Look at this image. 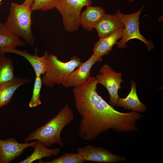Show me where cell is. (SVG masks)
Here are the masks:
<instances>
[{
  "label": "cell",
  "instance_id": "1",
  "mask_svg": "<svg viewBox=\"0 0 163 163\" xmlns=\"http://www.w3.org/2000/svg\"><path fill=\"white\" fill-rule=\"evenodd\" d=\"M96 78L91 76L73 93L75 107L81 117L78 133L87 141L96 139L110 129L118 132L138 131L137 122L143 117L139 113H122L115 110L98 94Z\"/></svg>",
  "mask_w": 163,
  "mask_h": 163
},
{
  "label": "cell",
  "instance_id": "2",
  "mask_svg": "<svg viewBox=\"0 0 163 163\" xmlns=\"http://www.w3.org/2000/svg\"><path fill=\"white\" fill-rule=\"evenodd\" d=\"M74 118L72 110L66 104L55 117L30 133L24 141L27 142L32 140H37L47 147L56 144L63 148L64 144L60 139V133Z\"/></svg>",
  "mask_w": 163,
  "mask_h": 163
},
{
  "label": "cell",
  "instance_id": "3",
  "mask_svg": "<svg viewBox=\"0 0 163 163\" xmlns=\"http://www.w3.org/2000/svg\"><path fill=\"white\" fill-rule=\"evenodd\" d=\"M32 12L30 8L12 2L9 14L4 23L12 34L22 38L31 46H34L35 41L31 27L33 24L31 18Z\"/></svg>",
  "mask_w": 163,
  "mask_h": 163
},
{
  "label": "cell",
  "instance_id": "4",
  "mask_svg": "<svg viewBox=\"0 0 163 163\" xmlns=\"http://www.w3.org/2000/svg\"><path fill=\"white\" fill-rule=\"evenodd\" d=\"M46 70L41 77L43 84L52 88L56 85H63L70 74L81 64V59L76 56L67 62L61 61L56 56L45 52Z\"/></svg>",
  "mask_w": 163,
  "mask_h": 163
},
{
  "label": "cell",
  "instance_id": "5",
  "mask_svg": "<svg viewBox=\"0 0 163 163\" xmlns=\"http://www.w3.org/2000/svg\"><path fill=\"white\" fill-rule=\"evenodd\" d=\"M144 8V6L143 5L138 11L129 14H122L120 10L117 11L115 14L120 18L124 25L122 39L116 43L118 48L123 49L126 47V44L128 41L132 39H137L146 44L148 51L155 49L152 41L145 39L139 31V16Z\"/></svg>",
  "mask_w": 163,
  "mask_h": 163
},
{
  "label": "cell",
  "instance_id": "6",
  "mask_svg": "<svg viewBox=\"0 0 163 163\" xmlns=\"http://www.w3.org/2000/svg\"><path fill=\"white\" fill-rule=\"evenodd\" d=\"M91 0H60L56 8L61 14L65 29L68 32L77 31L80 24L82 8L91 5Z\"/></svg>",
  "mask_w": 163,
  "mask_h": 163
},
{
  "label": "cell",
  "instance_id": "7",
  "mask_svg": "<svg viewBox=\"0 0 163 163\" xmlns=\"http://www.w3.org/2000/svg\"><path fill=\"white\" fill-rule=\"evenodd\" d=\"M122 72L114 70L108 64L104 65L96 77L98 83L104 86L110 95L109 104L113 107L117 105L120 98L118 92L121 88V83L124 82Z\"/></svg>",
  "mask_w": 163,
  "mask_h": 163
},
{
  "label": "cell",
  "instance_id": "8",
  "mask_svg": "<svg viewBox=\"0 0 163 163\" xmlns=\"http://www.w3.org/2000/svg\"><path fill=\"white\" fill-rule=\"evenodd\" d=\"M85 161L103 163H116L126 161V157L112 153L101 147H95L88 145L77 149Z\"/></svg>",
  "mask_w": 163,
  "mask_h": 163
},
{
  "label": "cell",
  "instance_id": "9",
  "mask_svg": "<svg viewBox=\"0 0 163 163\" xmlns=\"http://www.w3.org/2000/svg\"><path fill=\"white\" fill-rule=\"evenodd\" d=\"M38 141L20 143L14 138L0 139V163H9L19 157L26 149L34 147Z\"/></svg>",
  "mask_w": 163,
  "mask_h": 163
},
{
  "label": "cell",
  "instance_id": "10",
  "mask_svg": "<svg viewBox=\"0 0 163 163\" xmlns=\"http://www.w3.org/2000/svg\"><path fill=\"white\" fill-rule=\"evenodd\" d=\"M93 53L89 59L84 62H82L77 69L74 71L69 76L63 85L66 87L76 88L85 84L90 76L91 69L96 62L102 61Z\"/></svg>",
  "mask_w": 163,
  "mask_h": 163
},
{
  "label": "cell",
  "instance_id": "11",
  "mask_svg": "<svg viewBox=\"0 0 163 163\" xmlns=\"http://www.w3.org/2000/svg\"><path fill=\"white\" fill-rule=\"evenodd\" d=\"M124 27V24L118 16L105 14L96 24L94 28L100 38L108 36Z\"/></svg>",
  "mask_w": 163,
  "mask_h": 163
},
{
  "label": "cell",
  "instance_id": "12",
  "mask_svg": "<svg viewBox=\"0 0 163 163\" xmlns=\"http://www.w3.org/2000/svg\"><path fill=\"white\" fill-rule=\"evenodd\" d=\"M116 106L138 113L146 111L147 106L139 100L136 92V83L133 80L131 81V89L129 94L124 98L120 97Z\"/></svg>",
  "mask_w": 163,
  "mask_h": 163
},
{
  "label": "cell",
  "instance_id": "13",
  "mask_svg": "<svg viewBox=\"0 0 163 163\" xmlns=\"http://www.w3.org/2000/svg\"><path fill=\"white\" fill-rule=\"evenodd\" d=\"M86 9L81 14L80 24L82 28L90 31L94 28L99 21L105 14L104 10L100 6H87Z\"/></svg>",
  "mask_w": 163,
  "mask_h": 163
},
{
  "label": "cell",
  "instance_id": "14",
  "mask_svg": "<svg viewBox=\"0 0 163 163\" xmlns=\"http://www.w3.org/2000/svg\"><path fill=\"white\" fill-rule=\"evenodd\" d=\"M123 28L121 29L107 37H100L94 44L93 49V53L100 58L108 54L113 50L117 41L123 36Z\"/></svg>",
  "mask_w": 163,
  "mask_h": 163
},
{
  "label": "cell",
  "instance_id": "15",
  "mask_svg": "<svg viewBox=\"0 0 163 163\" xmlns=\"http://www.w3.org/2000/svg\"><path fill=\"white\" fill-rule=\"evenodd\" d=\"M29 79L15 77L8 82L0 85V108L7 105L11 101L16 90L24 84L29 83Z\"/></svg>",
  "mask_w": 163,
  "mask_h": 163
},
{
  "label": "cell",
  "instance_id": "16",
  "mask_svg": "<svg viewBox=\"0 0 163 163\" xmlns=\"http://www.w3.org/2000/svg\"><path fill=\"white\" fill-rule=\"evenodd\" d=\"M25 45L24 41L12 34L0 21V56L9 50Z\"/></svg>",
  "mask_w": 163,
  "mask_h": 163
},
{
  "label": "cell",
  "instance_id": "17",
  "mask_svg": "<svg viewBox=\"0 0 163 163\" xmlns=\"http://www.w3.org/2000/svg\"><path fill=\"white\" fill-rule=\"evenodd\" d=\"M34 55L30 54L27 50H20L15 48L9 50L7 53H10L20 55L26 59L33 68L36 76L43 75L46 70L45 57L44 55L41 57L37 56V48H36Z\"/></svg>",
  "mask_w": 163,
  "mask_h": 163
},
{
  "label": "cell",
  "instance_id": "18",
  "mask_svg": "<svg viewBox=\"0 0 163 163\" xmlns=\"http://www.w3.org/2000/svg\"><path fill=\"white\" fill-rule=\"evenodd\" d=\"M34 151L29 156L19 163H31L37 160L45 157H51L52 155H56L60 152L59 148L50 149L38 141L34 147Z\"/></svg>",
  "mask_w": 163,
  "mask_h": 163
},
{
  "label": "cell",
  "instance_id": "19",
  "mask_svg": "<svg viewBox=\"0 0 163 163\" xmlns=\"http://www.w3.org/2000/svg\"><path fill=\"white\" fill-rule=\"evenodd\" d=\"M12 59L5 54L0 56V85L9 82L15 77Z\"/></svg>",
  "mask_w": 163,
  "mask_h": 163
},
{
  "label": "cell",
  "instance_id": "20",
  "mask_svg": "<svg viewBox=\"0 0 163 163\" xmlns=\"http://www.w3.org/2000/svg\"><path fill=\"white\" fill-rule=\"evenodd\" d=\"M85 161L78 153H65L60 156L50 161H45L41 159L39 160V163H84Z\"/></svg>",
  "mask_w": 163,
  "mask_h": 163
},
{
  "label": "cell",
  "instance_id": "21",
  "mask_svg": "<svg viewBox=\"0 0 163 163\" xmlns=\"http://www.w3.org/2000/svg\"><path fill=\"white\" fill-rule=\"evenodd\" d=\"M42 84L41 76H36L32 95L29 103V106L30 108L38 106L42 104L40 96Z\"/></svg>",
  "mask_w": 163,
  "mask_h": 163
},
{
  "label": "cell",
  "instance_id": "22",
  "mask_svg": "<svg viewBox=\"0 0 163 163\" xmlns=\"http://www.w3.org/2000/svg\"><path fill=\"white\" fill-rule=\"evenodd\" d=\"M60 0H34L30 7L31 10L46 11L55 8Z\"/></svg>",
  "mask_w": 163,
  "mask_h": 163
},
{
  "label": "cell",
  "instance_id": "23",
  "mask_svg": "<svg viewBox=\"0 0 163 163\" xmlns=\"http://www.w3.org/2000/svg\"><path fill=\"white\" fill-rule=\"evenodd\" d=\"M34 0H25L21 4L29 8H30Z\"/></svg>",
  "mask_w": 163,
  "mask_h": 163
},
{
  "label": "cell",
  "instance_id": "24",
  "mask_svg": "<svg viewBox=\"0 0 163 163\" xmlns=\"http://www.w3.org/2000/svg\"><path fill=\"white\" fill-rule=\"evenodd\" d=\"M129 1L130 3H132L134 2V0H129Z\"/></svg>",
  "mask_w": 163,
  "mask_h": 163
},
{
  "label": "cell",
  "instance_id": "25",
  "mask_svg": "<svg viewBox=\"0 0 163 163\" xmlns=\"http://www.w3.org/2000/svg\"><path fill=\"white\" fill-rule=\"evenodd\" d=\"M2 0H0V7L1 6V5L2 3Z\"/></svg>",
  "mask_w": 163,
  "mask_h": 163
}]
</instances>
